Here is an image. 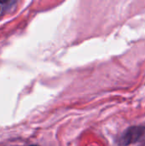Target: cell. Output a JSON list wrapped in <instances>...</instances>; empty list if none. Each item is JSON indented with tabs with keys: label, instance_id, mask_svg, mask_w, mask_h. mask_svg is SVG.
Instances as JSON below:
<instances>
[{
	"label": "cell",
	"instance_id": "cell-1",
	"mask_svg": "<svg viewBox=\"0 0 145 146\" xmlns=\"http://www.w3.org/2000/svg\"><path fill=\"white\" fill-rule=\"evenodd\" d=\"M144 133V128L143 127H132L128 131L126 132L125 135L122 138V143L125 145H128L131 143H133L143 135Z\"/></svg>",
	"mask_w": 145,
	"mask_h": 146
},
{
	"label": "cell",
	"instance_id": "cell-2",
	"mask_svg": "<svg viewBox=\"0 0 145 146\" xmlns=\"http://www.w3.org/2000/svg\"><path fill=\"white\" fill-rule=\"evenodd\" d=\"M9 0H0V3H7Z\"/></svg>",
	"mask_w": 145,
	"mask_h": 146
}]
</instances>
